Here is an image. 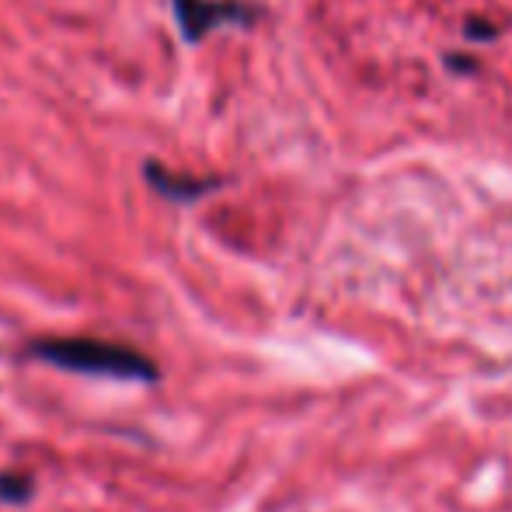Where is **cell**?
Segmentation results:
<instances>
[{
	"instance_id": "6da1fadb",
	"label": "cell",
	"mask_w": 512,
	"mask_h": 512,
	"mask_svg": "<svg viewBox=\"0 0 512 512\" xmlns=\"http://www.w3.org/2000/svg\"><path fill=\"white\" fill-rule=\"evenodd\" d=\"M32 356L46 359L60 370L88 373V377L140 380V384H154L161 377L154 359L129 349V345L102 342V338H39V342H32Z\"/></svg>"
},
{
	"instance_id": "7a4b0ae2",
	"label": "cell",
	"mask_w": 512,
	"mask_h": 512,
	"mask_svg": "<svg viewBox=\"0 0 512 512\" xmlns=\"http://www.w3.org/2000/svg\"><path fill=\"white\" fill-rule=\"evenodd\" d=\"M175 4L178 28L189 42H203L220 25H251L255 7L237 4V0H171Z\"/></svg>"
},
{
	"instance_id": "3957f363",
	"label": "cell",
	"mask_w": 512,
	"mask_h": 512,
	"mask_svg": "<svg viewBox=\"0 0 512 512\" xmlns=\"http://www.w3.org/2000/svg\"><path fill=\"white\" fill-rule=\"evenodd\" d=\"M147 182L154 185L161 196L178 199V203H189V199H199L206 192H213L220 182L213 178H185V175H171V171L157 168V164H147Z\"/></svg>"
},
{
	"instance_id": "277c9868",
	"label": "cell",
	"mask_w": 512,
	"mask_h": 512,
	"mask_svg": "<svg viewBox=\"0 0 512 512\" xmlns=\"http://www.w3.org/2000/svg\"><path fill=\"white\" fill-rule=\"evenodd\" d=\"M32 492L35 485L28 474H14V471L0 474V502H7V506H21V502L32 499Z\"/></svg>"
},
{
	"instance_id": "5b68a950",
	"label": "cell",
	"mask_w": 512,
	"mask_h": 512,
	"mask_svg": "<svg viewBox=\"0 0 512 512\" xmlns=\"http://www.w3.org/2000/svg\"><path fill=\"white\" fill-rule=\"evenodd\" d=\"M467 35H471V39H495V35H499V28H488V25H467Z\"/></svg>"
}]
</instances>
